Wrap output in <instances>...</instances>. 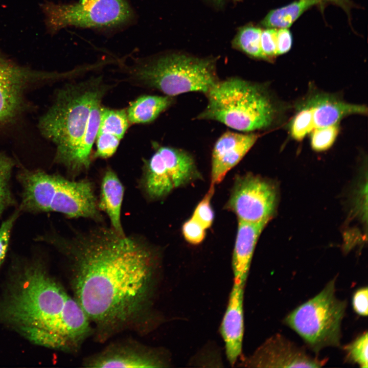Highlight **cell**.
Instances as JSON below:
<instances>
[{"mask_svg":"<svg viewBox=\"0 0 368 368\" xmlns=\"http://www.w3.org/2000/svg\"><path fill=\"white\" fill-rule=\"evenodd\" d=\"M303 104L311 110L314 128L337 124L347 116L365 114L367 111L363 105L347 103L323 93L310 95Z\"/></svg>","mask_w":368,"mask_h":368,"instance_id":"obj_16","label":"cell"},{"mask_svg":"<svg viewBox=\"0 0 368 368\" xmlns=\"http://www.w3.org/2000/svg\"><path fill=\"white\" fill-rule=\"evenodd\" d=\"M353 308L356 313L366 316L368 312V290L367 287L357 290L352 297Z\"/></svg>","mask_w":368,"mask_h":368,"instance_id":"obj_33","label":"cell"},{"mask_svg":"<svg viewBox=\"0 0 368 368\" xmlns=\"http://www.w3.org/2000/svg\"><path fill=\"white\" fill-rule=\"evenodd\" d=\"M200 178L190 153L177 148L158 146L144 164L140 186L148 199L158 200Z\"/></svg>","mask_w":368,"mask_h":368,"instance_id":"obj_9","label":"cell"},{"mask_svg":"<svg viewBox=\"0 0 368 368\" xmlns=\"http://www.w3.org/2000/svg\"><path fill=\"white\" fill-rule=\"evenodd\" d=\"M320 2L326 1L337 5L343 8L345 11H348L351 5L349 0H319Z\"/></svg>","mask_w":368,"mask_h":368,"instance_id":"obj_35","label":"cell"},{"mask_svg":"<svg viewBox=\"0 0 368 368\" xmlns=\"http://www.w3.org/2000/svg\"><path fill=\"white\" fill-rule=\"evenodd\" d=\"M130 79L165 95L205 94L219 80L212 58L170 53L140 60L128 67Z\"/></svg>","mask_w":368,"mask_h":368,"instance_id":"obj_6","label":"cell"},{"mask_svg":"<svg viewBox=\"0 0 368 368\" xmlns=\"http://www.w3.org/2000/svg\"><path fill=\"white\" fill-rule=\"evenodd\" d=\"M262 31L252 26L241 28L233 39V47L250 57L264 59L261 47Z\"/></svg>","mask_w":368,"mask_h":368,"instance_id":"obj_23","label":"cell"},{"mask_svg":"<svg viewBox=\"0 0 368 368\" xmlns=\"http://www.w3.org/2000/svg\"><path fill=\"white\" fill-rule=\"evenodd\" d=\"M367 332H365L352 342L345 346L343 350L348 361L358 364L362 368L368 367Z\"/></svg>","mask_w":368,"mask_h":368,"instance_id":"obj_26","label":"cell"},{"mask_svg":"<svg viewBox=\"0 0 368 368\" xmlns=\"http://www.w3.org/2000/svg\"><path fill=\"white\" fill-rule=\"evenodd\" d=\"M107 90L101 77L67 84L59 89L53 102L40 118L41 134L56 147L54 162L69 168L85 131L92 107Z\"/></svg>","mask_w":368,"mask_h":368,"instance_id":"obj_3","label":"cell"},{"mask_svg":"<svg viewBox=\"0 0 368 368\" xmlns=\"http://www.w3.org/2000/svg\"><path fill=\"white\" fill-rule=\"evenodd\" d=\"M200 120H213L243 132L270 127L278 109L266 88L241 78L219 80L205 94Z\"/></svg>","mask_w":368,"mask_h":368,"instance_id":"obj_5","label":"cell"},{"mask_svg":"<svg viewBox=\"0 0 368 368\" xmlns=\"http://www.w3.org/2000/svg\"><path fill=\"white\" fill-rule=\"evenodd\" d=\"M245 284L234 281L220 331L223 339L225 353L233 366L241 356L244 335L243 298Z\"/></svg>","mask_w":368,"mask_h":368,"instance_id":"obj_15","label":"cell"},{"mask_svg":"<svg viewBox=\"0 0 368 368\" xmlns=\"http://www.w3.org/2000/svg\"><path fill=\"white\" fill-rule=\"evenodd\" d=\"M258 134L226 131L216 142L212 154L211 184L220 183L255 144Z\"/></svg>","mask_w":368,"mask_h":368,"instance_id":"obj_14","label":"cell"},{"mask_svg":"<svg viewBox=\"0 0 368 368\" xmlns=\"http://www.w3.org/2000/svg\"><path fill=\"white\" fill-rule=\"evenodd\" d=\"M339 132L338 124L315 128L311 132V146L316 151H323L331 147Z\"/></svg>","mask_w":368,"mask_h":368,"instance_id":"obj_27","label":"cell"},{"mask_svg":"<svg viewBox=\"0 0 368 368\" xmlns=\"http://www.w3.org/2000/svg\"><path fill=\"white\" fill-rule=\"evenodd\" d=\"M215 192V185L211 184L203 198L197 204L192 215L207 229L213 224L214 213L211 206V199Z\"/></svg>","mask_w":368,"mask_h":368,"instance_id":"obj_28","label":"cell"},{"mask_svg":"<svg viewBox=\"0 0 368 368\" xmlns=\"http://www.w3.org/2000/svg\"><path fill=\"white\" fill-rule=\"evenodd\" d=\"M326 361L310 356L303 348L277 334L267 339L242 364L250 367H319Z\"/></svg>","mask_w":368,"mask_h":368,"instance_id":"obj_12","label":"cell"},{"mask_svg":"<svg viewBox=\"0 0 368 368\" xmlns=\"http://www.w3.org/2000/svg\"><path fill=\"white\" fill-rule=\"evenodd\" d=\"M16 162L4 152H0V218L4 212L17 203L12 193L11 179Z\"/></svg>","mask_w":368,"mask_h":368,"instance_id":"obj_22","label":"cell"},{"mask_svg":"<svg viewBox=\"0 0 368 368\" xmlns=\"http://www.w3.org/2000/svg\"><path fill=\"white\" fill-rule=\"evenodd\" d=\"M0 307V318L34 343L76 352L91 332L80 305L37 262L29 266Z\"/></svg>","mask_w":368,"mask_h":368,"instance_id":"obj_2","label":"cell"},{"mask_svg":"<svg viewBox=\"0 0 368 368\" xmlns=\"http://www.w3.org/2000/svg\"><path fill=\"white\" fill-rule=\"evenodd\" d=\"M100 103L101 102L97 103L91 109L85 131L67 170L71 174H78L89 167L91 150L100 122L102 109Z\"/></svg>","mask_w":368,"mask_h":368,"instance_id":"obj_19","label":"cell"},{"mask_svg":"<svg viewBox=\"0 0 368 368\" xmlns=\"http://www.w3.org/2000/svg\"><path fill=\"white\" fill-rule=\"evenodd\" d=\"M235 1H236V2H239V1H241V0H235Z\"/></svg>","mask_w":368,"mask_h":368,"instance_id":"obj_37","label":"cell"},{"mask_svg":"<svg viewBox=\"0 0 368 368\" xmlns=\"http://www.w3.org/2000/svg\"><path fill=\"white\" fill-rule=\"evenodd\" d=\"M121 139L110 134L97 133L96 137V157L108 158L117 151Z\"/></svg>","mask_w":368,"mask_h":368,"instance_id":"obj_31","label":"cell"},{"mask_svg":"<svg viewBox=\"0 0 368 368\" xmlns=\"http://www.w3.org/2000/svg\"><path fill=\"white\" fill-rule=\"evenodd\" d=\"M128 121L125 110L102 107L98 133L112 134L121 140L128 127Z\"/></svg>","mask_w":368,"mask_h":368,"instance_id":"obj_24","label":"cell"},{"mask_svg":"<svg viewBox=\"0 0 368 368\" xmlns=\"http://www.w3.org/2000/svg\"><path fill=\"white\" fill-rule=\"evenodd\" d=\"M292 36L288 29H277L276 34V55L288 52L292 45Z\"/></svg>","mask_w":368,"mask_h":368,"instance_id":"obj_34","label":"cell"},{"mask_svg":"<svg viewBox=\"0 0 368 368\" xmlns=\"http://www.w3.org/2000/svg\"><path fill=\"white\" fill-rule=\"evenodd\" d=\"M276 203L273 185L260 176L247 173L235 178L225 209L234 213L238 221L255 223L269 221Z\"/></svg>","mask_w":368,"mask_h":368,"instance_id":"obj_11","label":"cell"},{"mask_svg":"<svg viewBox=\"0 0 368 368\" xmlns=\"http://www.w3.org/2000/svg\"><path fill=\"white\" fill-rule=\"evenodd\" d=\"M335 283L334 278L318 294L295 308L284 319V323L315 352L340 345L341 325L347 303L336 296Z\"/></svg>","mask_w":368,"mask_h":368,"instance_id":"obj_7","label":"cell"},{"mask_svg":"<svg viewBox=\"0 0 368 368\" xmlns=\"http://www.w3.org/2000/svg\"><path fill=\"white\" fill-rule=\"evenodd\" d=\"M277 29L266 28L262 30L261 35V47L264 59L276 55V34Z\"/></svg>","mask_w":368,"mask_h":368,"instance_id":"obj_32","label":"cell"},{"mask_svg":"<svg viewBox=\"0 0 368 368\" xmlns=\"http://www.w3.org/2000/svg\"><path fill=\"white\" fill-rule=\"evenodd\" d=\"M124 193V187L114 172L107 170L103 176L98 206L108 217L117 233L125 235L121 222V210Z\"/></svg>","mask_w":368,"mask_h":368,"instance_id":"obj_18","label":"cell"},{"mask_svg":"<svg viewBox=\"0 0 368 368\" xmlns=\"http://www.w3.org/2000/svg\"><path fill=\"white\" fill-rule=\"evenodd\" d=\"M217 6H221L224 4L225 0H209Z\"/></svg>","mask_w":368,"mask_h":368,"instance_id":"obj_36","label":"cell"},{"mask_svg":"<svg viewBox=\"0 0 368 368\" xmlns=\"http://www.w3.org/2000/svg\"><path fill=\"white\" fill-rule=\"evenodd\" d=\"M68 76V72H49L21 65L0 50V128L16 122L31 109L26 97L29 90Z\"/></svg>","mask_w":368,"mask_h":368,"instance_id":"obj_10","label":"cell"},{"mask_svg":"<svg viewBox=\"0 0 368 368\" xmlns=\"http://www.w3.org/2000/svg\"><path fill=\"white\" fill-rule=\"evenodd\" d=\"M21 212L17 206L13 213L0 226V266L4 262L9 246L14 224Z\"/></svg>","mask_w":368,"mask_h":368,"instance_id":"obj_29","label":"cell"},{"mask_svg":"<svg viewBox=\"0 0 368 368\" xmlns=\"http://www.w3.org/2000/svg\"><path fill=\"white\" fill-rule=\"evenodd\" d=\"M206 228L193 217L187 220L182 226L185 239L190 244L198 245L204 239Z\"/></svg>","mask_w":368,"mask_h":368,"instance_id":"obj_30","label":"cell"},{"mask_svg":"<svg viewBox=\"0 0 368 368\" xmlns=\"http://www.w3.org/2000/svg\"><path fill=\"white\" fill-rule=\"evenodd\" d=\"M314 129L312 113L309 107L303 104L290 123L291 136L301 141Z\"/></svg>","mask_w":368,"mask_h":368,"instance_id":"obj_25","label":"cell"},{"mask_svg":"<svg viewBox=\"0 0 368 368\" xmlns=\"http://www.w3.org/2000/svg\"><path fill=\"white\" fill-rule=\"evenodd\" d=\"M35 240L68 259L74 297L99 339L148 320L160 257L143 238L98 227L70 238L49 232Z\"/></svg>","mask_w":368,"mask_h":368,"instance_id":"obj_1","label":"cell"},{"mask_svg":"<svg viewBox=\"0 0 368 368\" xmlns=\"http://www.w3.org/2000/svg\"><path fill=\"white\" fill-rule=\"evenodd\" d=\"M319 0H298L284 7L270 11L261 22L266 28L288 29L307 9Z\"/></svg>","mask_w":368,"mask_h":368,"instance_id":"obj_21","label":"cell"},{"mask_svg":"<svg viewBox=\"0 0 368 368\" xmlns=\"http://www.w3.org/2000/svg\"><path fill=\"white\" fill-rule=\"evenodd\" d=\"M90 367H162L168 364L163 353L134 342L112 344L86 360Z\"/></svg>","mask_w":368,"mask_h":368,"instance_id":"obj_13","label":"cell"},{"mask_svg":"<svg viewBox=\"0 0 368 368\" xmlns=\"http://www.w3.org/2000/svg\"><path fill=\"white\" fill-rule=\"evenodd\" d=\"M173 102L169 96L144 95L132 102L126 111L132 123L144 124L153 121Z\"/></svg>","mask_w":368,"mask_h":368,"instance_id":"obj_20","label":"cell"},{"mask_svg":"<svg viewBox=\"0 0 368 368\" xmlns=\"http://www.w3.org/2000/svg\"><path fill=\"white\" fill-rule=\"evenodd\" d=\"M16 178L21 187V212L61 213L70 218L101 221L93 184L88 180H70L57 174L21 166Z\"/></svg>","mask_w":368,"mask_h":368,"instance_id":"obj_4","label":"cell"},{"mask_svg":"<svg viewBox=\"0 0 368 368\" xmlns=\"http://www.w3.org/2000/svg\"><path fill=\"white\" fill-rule=\"evenodd\" d=\"M41 9L47 30L52 35L70 26L116 28L130 22L134 16L127 0H80L65 4L45 1Z\"/></svg>","mask_w":368,"mask_h":368,"instance_id":"obj_8","label":"cell"},{"mask_svg":"<svg viewBox=\"0 0 368 368\" xmlns=\"http://www.w3.org/2000/svg\"><path fill=\"white\" fill-rule=\"evenodd\" d=\"M268 222L238 221L232 261L234 281L246 283L256 244Z\"/></svg>","mask_w":368,"mask_h":368,"instance_id":"obj_17","label":"cell"}]
</instances>
